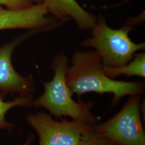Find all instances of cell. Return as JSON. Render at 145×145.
Instances as JSON below:
<instances>
[{
  "mask_svg": "<svg viewBox=\"0 0 145 145\" xmlns=\"http://www.w3.org/2000/svg\"><path fill=\"white\" fill-rule=\"evenodd\" d=\"M66 80L72 93L79 98L86 93H111V108L118 104L126 96H142L145 93V81H117L108 77L104 72L101 57L95 50H80L72 57Z\"/></svg>",
  "mask_w": 145,
  "mask_h": 145,
  "instance_id": "obj_1",
  "label": "cell"
},
{
  "mask_svg": "<svg viewBox=\"0 0 145 145\" xmlns=\"http://www.w3.org/2000/svg\"><path fill=\"white\" fill-rule=\"evenodd\" d=\"M68 67L66 54L63 51L59 52L52 59L51 68L54 75L52 80L43 83L44 93L33 100L32 107L42 108L57 118L69 117L93 127L97 124V118L91 111L95 103L93 101L85 102L81 98L78 102L72 99L73 93L66 80Z\"/></svg>",
  "mask_w": 145,
  "mask_h": 145,
  "instance_id": "obj_2",
  "label": "cell"
},
{
  "mask_svg": "<svg viewBox=\"0 0 145 145\" xmlns=\"http://www.w3.org/2000/svg\"><path fill=\"white\" fill-rule=\"evenodd\" d=\"M91 36L82 40L83 48H93L101 57L102 64L109 67H118L130 61L137 52L144 50L145 42L136 44L129 37L133 27L124 25L112 29L107 24L104 16L99 14L90 30Z\"/></svg>",
  "mask_w": 145,
  "mask_h": 145,
  "instance_id": "obj_3",
  "label": "cell"
},
{
  "mask_svg": "<svg viewBox=\"0 0 145 145\" xmlns=\"http://www.w3.org/2000/svg\"><path fill=\"white\" fill-rule=\"evenodd\" d=\"M141 97L130 96L117 114L105 122L97 124L93 131L114 145H145V124L140 110Z\"/></svg>",
  "mask_w": 145,
  "mask_h": 145,
  "instance_id": "obj_4",
  "label": "cell"
},
{
  "mask_svg": "<svg viewBox=\"0 0 145 145\" xmlns=\"http://www.w3.org/2000/svg\"><path fill=\"white\" fill-rule=\"evenodd\" d=\"M27 123L36 131L39 145H80L93 127L76 120L53 119L44 111L26 116Z\"/></svg>",
  "mask_w": 145,
  "mask_h": 145,
  "instance_id": "obj_5",
  "label": "cell"
},
{
  "mask_svg": "<svg viewBox=\"0 0 145 145\" xmlns=\"http://www.w3.org/2000/svg\"><path fill=\"white\" fill-rule=\"evenodd\" d=\"M48 14L42 3L21 9H5L0 6V30L24 29L39 32L57 28L64 24L54 17H48Z\"/></svg>",
  "mask_w": 145,
  "mask_h": 145,
  "instance_id": "obj_6",
  "label": "cell"
},
{
  "mask_svg": "<svg viewBox=\"0 0 145 145\" xmlns=\"http://www.w3.org/2000/svg\"><path fill=\"white\" fill-rule=\"evenodd\" d=\"M21 37L0 46V91L3 93L19 94L20 96L32 95L35 83L31 76L26 77L16 72L11 62V56L16 46L30 34Z\"/></svg>",
  "mask_w": 145,
  "mask_h": 145,
  "instance_id": "obj_7",
  "label": "cell"
},
{
  "mask_svg": "<svg viewBox=\"0 0 145 145\" xmlns=\"http://www.w3.org/2000/svg\"><path fill=\"white\" fill-rule=\"evenodd\" d=\"M42 3L57 21L66 23L73 20L81 30H91L97 17L86 10L76 0H43Z\"/></svg>",
  "mask_w": 145,
  "mask_h": 145,
  "instance_id": "obj_8",
  "label": "cell"
},
{
  "mask_svg": "<svg viewBox=\"0 0 145 145\" xmlns=\"http://www.w3.org/2000/svg\"><path fill=\"white\" fill-rule=\"evenodd\" d=\"M104 72L111 79L121 75L145 77V53H135L133 59L124 65L118 67H109L103 66Z\"/></svg>",
  "mask_w": 145,
  "mask_h": 145,
  "instance_id": "obj_9",
  "label": "cell"
},
{
  "mask_svg": "<svg viewBox=\"0 0 145 145\" xmlns=\"http://www.w3.org/2000/svg\"><path fill=\"white\" fill-rule=\"evenodd\" d=\"M5 93L0 91V130H11L14 125L5 119V114L10 109L16 106L32 107V95L27 96H20L13 101L5 102L4 101Z\"/></svg>",
  "mask_w": 145,
  "mask_h": 145,
  "instance_id": "obj_10",
  "label": "cell"
},
{
  "mask_svg": "<svg viewBox=\"0 0 145 145\" xmlns=\"http://www.w3.org/2000/svg\"><path fill=\"white\" fill-rule=\"evenodd\" d=\"M80 145H114L111 141L94 131L86 135Z\"/></svg>",
  "mask_w": 145,
  "mask_h": 145,
  "instance_id": "obj_11",
  "label": "cell"
},
{
  "mask_svg": "<svg viewBox=\"0 0 145 145\" xmlns=\"http://www.w3.org/2000/svg\"><path fill=\"white\" fill-rule=\"evenodd\" d=\"M32 5L31 0H0V5H5L10 9L24 8Z\"/></svg>",
  "mask_w": 145,
  "mask_h": 145,
  "instance_id": "obj_12",
  "label": "cell"
},
{
  "mask_svg": "<svg viewBox=\"0 0 145 145\" xmlns=\"http://www.w3.org/2000/svg\"><path fill=\"white\" fill-rule=\"evenodd\" d=\"M145 11H143L139 15L135 17H131L127 19L124 25L131 26L132 27L135 25H138L140 24L144 23L145 21Z\"/></svg>",
  "mask_w": 145,
  "mask_h": 145,
  "instance_id": "obj_13",
  "label": "cell"
},
{
  "mask_svg": "<svg viewBox=\"0 0 145 145\" xmlns=\"http://www.w3.org/2000/svg\"><path fill=\"white\" fill-rule=\"evenodd\" d=\"M132 0H123L121 2H120L118 3H116L114 5H110V6H103L102 7H99V8H102V9H109V8H117L123 6L128 4L130 1Z\"/></svg>",
  "mask_w": 145,
  "mask_h": 145,
  "instance_id": "obj_14",
  "label": "cell"
},
{
  "mask_svg": "<svg viewBox=\"0 0 145 145\" xmlns=\"http://www.w3.org/2000/svg\"><path fill=\"white\" fill-rule=\"evenodd\" d=\"M34 139H35L34 135H33L32 133H31L29 135V137H27V138L26 141H25V142L22 145H31Z\"/></svg>",
  "mask_w": 145,
  "mask_h": 145,
  "instance_id": "obj_15",
  "label": "cell"
},
{
  "mask_svg": "<svg viewBox=\"0 0 145 145\" xmlns=\"http://www.w3.org/2000/svg\"><path fill=\"white\" fill-rule=\"evenodd\" d=\"M31 1L33 3L35 2L36 4H42L43 0H31Z\"/></svg>",
  "mask_w": 145,
  "mask_h": 145,
  "instance_id": "obj_16",
  "label": "cell"
},
{
  "mask_svg": "<svg viewBox=\"0 0 145 145\" xmlns=\"http://www.w3.org/2000/svg\"><path fill=\"white\" fill-rule=\"evenodd\" d=\"M86 1H91V0H86Z\"/></svg>",
  "mask_w": 145,
  "mask_h": 145,
  "instance_id": "obj_17",
  "label": "cell"
}]
</instances>
